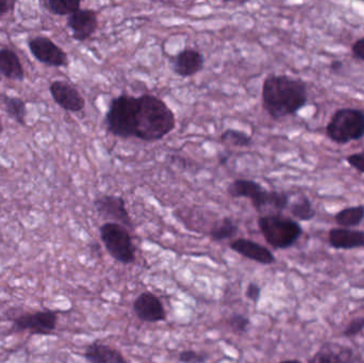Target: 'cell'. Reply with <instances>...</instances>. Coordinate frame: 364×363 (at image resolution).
Wrapping results in <instances>:
<instances>
[{"mask_svg": "<svg viewBox=\"0 0 364 363\" xmlns=\"http://www.w3.org/2000/svg\"><path fill=\"white\" fill-rule=\"evenodd\" d=\"M58 324V313L55 311H36L23 313L13 320V330L16 332H27L30 335L49 336L55 332Z\"/></svg>", "mask_w": 364, "mask_h": 363, "instance_id": "obj_7", "label": "cell"}, {"mask_svg": "<svg viewBox=\"0 0 364 363\" xmlns=\"http://www.w3.org/2000/svg\"><path fill=\"white\" fill-rule=\"evenodd\" d=\"M239 232V226L231 217H224L220 221L216 222L213 227L210 230V237L216 242L232 239Z\"/></svg>", "mask_w": 364, "mask_h": 363, "instance_id": "obj_24", "label": "cell"}, {"mask_svg": "<svg viewBox=\"0 0 364 363\" xmlns=\"http://www.w3.org/2000/svg\"><path fill=\"white\" fill-rule=\"evenodd\" d=\"M246 296H247L248 300H252L255 304L259 302L261 296V289L257 283H250L248 285L247 289H246Z\"/></svg>", "mask_w": 364, "mask_h": 363, "instance_id": "obj_31", "label": "cell"}, {"mask_svg": "<svg viewBox=\"0 0 364 363\" xmlns=\"http://www.w3.org/2000/svg\"><path fill=\"white\" fill-rule=\"evenodd\" d=\"M178 360L181 363H205L207 355L195 351H184L179 354Z\"/></svg>", "mask_w": 364, "mask_h": 363, "instance_id": "obj_29", "label": "cell"}, {"mask_svg": "<svg viewBox=\"0 0 364 363\" xmlns=\"http://www.w3.org/2000/svg\"><path fill=\"white\" fill-rule=\"evenodd\" d=\"M1 100L4 110L8 113L9 117L19 125L26 126V117H27L26 102L21 98L8 95L2 96Z\"/></svg>", "mask_w": 364, "mask_h": 363, "instance_id": "obj_23", "label": "cell"}, {"mask_svg": "<svg viewBox=\"0 0 364 363\" xmlns=\"http://www.w3.org/2000/svg\"><path fill=\"white\" fill-rule=\"evenodd\" d=\"M0 76L8 80H25V70L17 53L13 49L0 48Z\"/></svg>", "mask_w": 364, "mask_h": 363, "instance_id": "obj_18", "label": "cell"}, {"mask_svg": "<svg viewBox=\"0 0 364 363\" xmlns=\"http://www.w3.org/2000/svg\"><path fill=\"white\" fill-rule=\"evenodd\" d=\"M352 53L355 59L364 62V36L353 44Z\"/></svg>", "mask_w": 364, "mask_h": 363, "instance_id": "obj_32", "label": "cell"}, {"mask_svg": "<svg viewBox=\"0 0 364 363\" xmlns=\"http://www.w3.org/2000/svg\"><path fill=\"white\" fill-rule=\"evenodd\" d=\"M290 204V195L284 191H269L267 190L264 200L259 208L258 213L262 215H282Z\"/></svg>", "mask_w": 364, "mask_h": 363, "instance_id": "obj_20", "label": "cell"}, {"mask_svg": "<svg viewBox=\"0 0 364 363\" xmlns=\"http://www.w3.org/2000/svg\"><path fill=\"white\" fill-rule=\"evenodd\" d=\"M291 215L297 221L309 222L314 219L316 215V209L309 197L306 195H301L290 202L288 207Z\"/></svg>", "mask_w": 364, "mask_h": 363, "instance_id": "obj_22", "label": "cell"}, {"mask_svg": "<svg viewBox=\"0 0 364 363\" xmlns=\"http://www.w3.org/2000/svg\"><path fill=\"white\" fill-rule=\"evenodd\" d=\"M138 97L123 93L111 100L105 115L107 130L117 138L130 139L136 136Z\"/></svg>", "mask_w": 364, "mask_h": 363, "instance_id": "obj_3", "label": "cell"}, {"mask_svg": "<svg viewBox=\"0 0 364 363\" xmlns=\"http://www.w3.org/2000/svg\"><path fill=\"white\" fill-rule=\"evenodd\" d=\"M28 47L31 55L44 65L58 68L68 66V53L47 36H33L28 40Z\"/></svg>", "mask_w": 364, "mask_h": 363, "instance_id": "obj_8", "label": "cell"}, {"mask_svg": "<svg viewBox=\"0 0 364 363\" xmlns=\"http://www.w3.org/2000/svg\"><path fill=\"white\" fill-rule=\"evenodd\" d=\"M172 70L177 76L188 78L201 72L205 65V57L195 48H186L171 59Z\"/></svg>", "mask_w": 364, "mask_h": 363, "instance_id": "obj_13", "label": "cell"}, {"mask_svg": "<svg viewBox=\"0 0 364 363\" xmlns=\"http://www.w3.org/2000/svg\"><path fill=\"white\" fill-rule=\"evenodd\" d=\"M343 70V62L340 60H333L331 63V72L333 74H339L341 70Z\"/></svg>", "mask_w": 364, "mask_h": 363, "instance_id": "obj_34", "label": "cell"}, {"mask_svg": "<svg viewBox=\"0 0 364 363\" xmlns=\"http://www.w3.org/2000/svg\"><path fill=\"white\" fill-rule=\"evenodd\" d=\"M53 102L70 113L81 112L85 108V99L75 85L64 80H55L49 85Z\"/></svg>", "mask_w": 364, "mask_h": 363, "instance_id": "obj_10", "label": "cell"}, {"mask_svg": "<svg viewBox=\"0 0 364 363\" xmlns=\"http://www.w3.org/2000/svg\"><path fill=\"white\" fill-rule=\"evenodd\" d=\"M250 324V319L242 315H233V317H231L230 320H229V325H230V327L232 328V330H235V332H240V334L247 332Z\"/></svg>", "mask_w": 364, "mask_h": 363, "instance_id": "obj_28", "label": "cell"}, {"mask_svg": "<svg viewBox=\"0 0 364 363\" xmlns=\"http://www.w3.org/2000/svg\"><path fill=\"white\" fill-rule=\"evenodd\" d=\"M267 189L252 179H235L227 188V193L232 198H247L252 207L260 202Z\"/></svg>", "mask_w": 364, "mask_h": 363, "instance_id": "obj_17", "label": "cell"}, {"mask_svg": "<svg viewBox=\"0 0 364 363\" xmlns=\"http://www.w3.org/2000/svg\"><path fill=\"white\" fill-rule=\"evenodd\" d=\"M42 4L44 9L55 16H70L81 9V2L77 0H46Z\"/></svg>", "mask_w": 364, "mask_h": 363, "instance_id": "obj_25", "label": "cell"}, {"mask_svg": "<svg viewBox=\"0 0 364 363\" xmlns=\"http://www.w3.org/2000/svg\"><path fill=\"white\" fill-rule=\"evenodd\" d=\"M100 239L111 257L123 264L136 260V246L129 230L117 223L107 222L100 227Z\"/></svg>", "mask_w": 364, "mask_h": 363, "instance_id": "obj_6", "label": "cell"}, {"mask_svg": "<svg viewBox=\"0 0 364 363\" xmlns=\"http://www.w3.org/2000/svg\"><path fill=\"white\" fill-rule=\"evenodd\" d=\"M329 244L336 249H363V230L350 229V228H333L328 234Z\"/></svg>", "mask_w": 364, "mask_h": 363, "instance_id": "obj_16", "label": "cell"}, {"mask_svg": "<svg viewBox=\"0 0 364 363\" xmlns=\"http://www.w3.org/2000/svg\"><path fill=\"white\" fill-rule=\"evenodd\" d=\"M356 357L350 347L338 343H325L308 363H355Z\"/></svg>", "mask_w": 364, "mask_h": 363, "instance_id": "obj_15", "label": "cell"}, {"mask_svg": "<svg viewBox=\"0 0 364 363\" xmlns=\"http://www.w3.org/2000/svg\"><path fill=\"white\" fill-rule=\"evenodd\" d=\"M364 330V318H356L352 320L343 330V336L346 338H353V337L358 336Z\"/></svg>", "mask_w": 364, "mask_h": 363, "instance_id": "obj_27", "label": "cell"}, {"mask_svg": "<svg viewBox=\"0 0 364 363\" xmlns=\"http://www.w3.org/2000/svg\"><path fill=\"white\" fill-rule=\"evenodd\" d=\"M218 162H220V164H222V166H225V164H227V162H228V157L225 155H220L218 156Z\"/></svg>", "mask_w": 364, "mask_h": 363, "instance_id": "obj_35", "label": "cell"}, {"mask_svg": "<svg viewBox=\"0 0 364 363\" xmlns=\"http://www.w3.org/2000/svg\"><path fill=\"white\" fill-rule=\"evenodd\" d=\"M85 357L89 363H128L121 352L100 342L89 345L85 350Z\"/></svg>", "mask_w": 364, "mask_h": 363, "instance_id": "obj_19", "label": "cell"}, {"mask_svg": "<svg viewBox=\"0 0 364 363\" xmlns=\"http://www.w3.org/2000/svg\"><path fill=\"white\" fill-rule=\"evenodd\" d=\"M258 226L265 241L275 249H290L303 234L301 224L284 215H262Z\"/></svg>", "mask_w": 364, "mask_h": 363, "instance_id": "obj_4", "label": "cell"}, {"mask_svg": "<svg viewBox=\"0 0 364 363\" xmlns=\"http://www.w3.org/2000/svg\"><path fill=\"white\" fill-rule=\"evenodd\" d=\"M348 166H352L357 172L364 174V149L359 153H352L346 157Z\"/></svg>", "mask_w": 364, "mask_h": 363, "instance_id": "obj_30", "label": "cell"}, {"mask_svg": "<svg viewBox=\"0 0 364 363\" xmlns=\"http://www.w3.org/2000/svg\"><path fill=\"white\" fill-rule=\"evenodd\" d=\"M326 136L336 144L346 145L364 138V111L356 108L338 109L326 126Z\"/></svg>", "mask_w": 364, "mask_h": 363, "instance_id": "obj_5", "label": "cell"}, {"mask_svg": "<svg viewBox=\"0 0 364 363\" xmlns=\"http://www.w3.org/2000/svg\"><path fill=\"white\" fill-rule=\"evenodd\" d=\"M307 102L308 87L301 79L272 74L263 81V109L273 119L296 115Z\"/></svg>", "mask_w": 364, "mask_h": 363, "instance_id": "obj_1", "label": "cell"}, {"mask_svg": "<svg viewBox=\"0 0 364 363\" xmlns=\"http://www.w3.org/2000/svg\"><path fill=\"white\" fill-rule=\"evenodd\" d=\"M1 130H2V124H1V121H0V134H1Z\"/></svg>", "mask_w": 364, "mask_h": 363, "instance_id": "obj_37", "label": "cell"}, {"mask_svg": "<svg viewBox=\"0 0 364 363\" xmlns=\"http://www.w3.org/2000/svg\"><path fill=\"white\" fill-rule=\"evenodd\" d=\"M94 208L100 217L119 224L126 228H132V220L128 212L126 202L122 196L102 194L94 200Z\"/></svg>", "mask_w": 364, "mask_h": 363, "instance_id": "obj_9", "label": "cell"}, {"mask_svg": "<svg viewBox=\"0 0 364 363\" xmlns=\"http://www.w3.org/2000/svg\"><path fill=\"white\" fill-rule=\"evenodd\" d=\"M230 249L239 255L258 264H273L276 261L275 256L269 249L248 239H237L232 241Z\"/></svg>", "mask_w": 364, "mask_h": 363, "instance_id": "obj_14", "label": "cell"}, {"mask_svg": "<svg viewBox=\"0 0 364 363\" xmlns=\"http://www.w3.org/2000/svg\"><path fill=\"white\" fill-rule=\"evenodd\" d=\"M134 310L136 317L143 322L157 323L166 321V319L161 300L151 292H143L138 296L134 303Z\"/></svg>", "mask_w": 364, "mask_h": 363, "instance_id": "obj_12", "label": "cell"}, {"mask_svg": "<svg viewBox=\"0 0 364 363\" xmlns=\"http://www.w3.org/2000/svg\"><path fill=\"white\" fill-rule=\"evenodd\" d=\"M15 1L10 0H0V21L4 18L6 15L10 14L15 8Z\"/></svg>", "mask_w": 364, "mask_h": 363, "instance_id": "obj_33", "label": "cell"}, {"mask_svg": "<svg viewBox=\"0 0 364 363\" xmlns=\"http://www.w3.org/2000/svg\"><path fill=\"white\" fill-rule=\"evenodd\" d=\"M280 363H301V362H299V360H287V362H282Z\"/></svg>", "mask_w": 364, "mask_h": 363, "instance_id": "obj_36", "label": "cell"}, {"mask_svg": "<svg viewBox=\"0 0 364 363\" xmlns=\"http://www.w3.org/2000/svg\"><path fill=\"white\" fill-rule=\"evenodd\" d=\"M175 128L174 111L164 100L153 94L139 96L134 138L144 142H156L166 138Z\"/></svg>", "mask_w": 364, "mask_h": 363, "instance_id": "obj_2", "label": "cell"}, {"mask_svg": "<svg viewBox=\"0 0 364 363\" xmlns=\"http://www.w3.org/2000/svg\"><path fill=\"white\" fill-rule=\"evenodd\" d=\"M364 220V206L348 207L335 215V222L342 228L358 227Z\"/></svg>", "mask_w": 364, "mask_h": 363, "instance_id": "obj_21", "label": "cell"}, {"mask_svg": "<svg viewBox=\"0 0 364 363\" xmlns=\"http://www.w3.org/2000/svg\"><path fill=\"white\" fill-rule=\"evenodd\" d=\"M98 23L97 13L92 9H79L74 14L70 15L66 21L73 38L77 42L89 40L97 30Z\"/></svg>", "mask_w": 364, "mask_h": 363, "instance_id": "obj_11", "label": "cell"}, {"mask_svg": "<svg viewBox=\"0 0 364 363\" xmlns=\"http://www.w3.org/2000/svg\"><path fill=\"white\" fill-rule=\"evenodd\" d=\"M220 141L228 146L240 147V148H245V147L252 146V136L247 132L242 131V130L229 129L225 130L220 136Z\"/></svg>", "mask_w": 364, "mask_h": 363, "instance_id": "obj_26", "label": "cell"}]
</instances>
